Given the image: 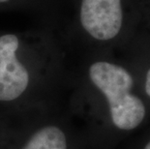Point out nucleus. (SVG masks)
I'll return each instance as SVG.
<instances>
[{"mask_svg":"<svg viewBox=\"0 0 150 149\" xmlns=\"http://www.w3.org/2000/svg\"><path fill=\"white\" fill-rule=\"evenodd\" d=\"M142 5V20L140 24L150 30V0H140Z\"/></svg>","mask_w":150,"mask_h":149,"instance_id":"obj_5","label":"nucleus"},{"mask_svg":"<svg viewBox=\"0 0 150 149\" xmlns=\"http://www.w3.org/2000/svg\"><path fill=\"white\" fill-rule=\"evenodd\" d=\"M20 39L7 33L0 36V101L9 102L21 97L27 89L28 70L18 58Z\"/></svg>","mask_w":150,"mask_h":149,"instance_id":"obj_3","label":"nucleus"},{"mask_svg":"<svg viewBox=\"0 0 150 149\" xmlns=\"http://www.w3.org/2000/svg\"><path fill=\"white\" fill-rule=\"evenodd\" d=\"M22 149H67L66 136L56 126H47L36 132Z\"/></svg>","mask_w":150,"mask_h":149,"instance_id":"obj_4","label":"nucleus"},{"mask_svg":"<svg viewBox=\"0 0 150 149\" xmlns=\"http://www.w3.org/2000/svg\"><path fill=\"white\" fill-rule=\"evenodd\" d=\"M14 1V0H0V6H3V5H7L9 4L10 2Z\"/></svg>","mask_w":150,"mask_h":149,"instance_id":"obj_7","label":"nucleus"},{"mask_svg":"<svg viewBox=\"0 0 150 149\" xmlns=\"http://www.w3.org/2000/svg\"><path fill=\"white\" fill-rule=\"evenodd\" d=\"M144 149H150V141L148 142L147 144H146V146H145V148Z\"/></svg>","mask_w":150,"mask_h":149,"instance_id":"obj_8","label":"nucleus"},{"mask_svg":"<svg viewBox=\"0 0 150 149\" xmlns=\"http://www.w3.org/2000/svg\"><path fill=\"white\" fill-rule=\"evenodd\" d=\"M76 18L92 40L108 43L139 27L140 0H76Z\"/></svg>","mask_w":150,"mask_h":149,"instance_id":"obj_2","label":"nucleus"},{"mask_svg":"<svg viewBox=\"0 0 150 149\" xmlns=\"http://www.w3.org/2000/svg\"><path fill=\"white\" fill-rule=\"evenodd\" d=\"M144 88L146 94L150 97V65L146 69L145 72V78H144Z\"/></svg>","mask_w":150,"mask_h":149,"instance_id":"obj_6","label":"nucleus"},{"mask_svg":"<svg viewBox=\"0 0 150 149\" xmlns=\"http://www.w3.org/2000/svg\"><path fill=\"white\" fill-rule=\"evenodd\" d=\"M91 82L108 101L111 120L120 130H133L142 122L145 107L142 100L132 94V74L116 63L98 60L89 66Z\"/></svg>","mask_w":150,"mask_h":149,"instance_id":"obj_1","label":"nucleus"}]
</instances>
